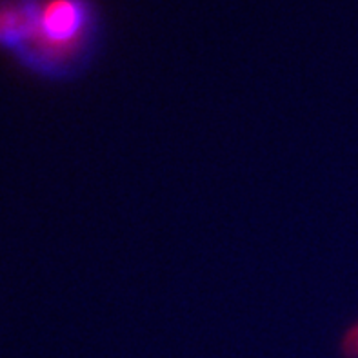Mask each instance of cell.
Returning a JSON list of instances; mask_svg holds the SVG:
<instances>
[{
	"label": "cell",
	"mask_w": 358,
	"mask_h": 358,
	"mask_svg": "<svg viewBox=\"0 0 358 358\" xmlns=\"http://www.w3.org/2000/svg\"><path fill=\"white\" fill-rule=\"evenodd\" d=\"M90 24L87 0H41L33 33L18 59L41 71H53L80 50Z\"/></svg>",
	"instance_id": "6da1fadb"
},
{
	"label": "cell",
	"mask_w": 358,
	"mask_h": 358,
	"mask_svg": "<svg viewBox=\"0 0 358 358\" xmlns=\"http://www.w3.org/2000/svg\"><path fill=\"white\" fill-rule=\"evenodd\" d=\"M41 0H0V48L18 53L29 41Z\"/></svg>",
	"instance_id": "7a4b0ae2"
},
{
	"label": "cell",
	"mask_w": 358,
	"mask_h": 358,
	"mask_svg": "<svg viewBox=\"0 0 358 358\" xmlns=\"http://www.w3.org/2000/svg\"><path fill=\"white\" fill-rule=\"evenodd\" d=\"M353 344H355V348H357V350H358V329H357V331H355V336H353Z\"/></svg>",
	"instance_id": "3957f363"
}]
</instances>
